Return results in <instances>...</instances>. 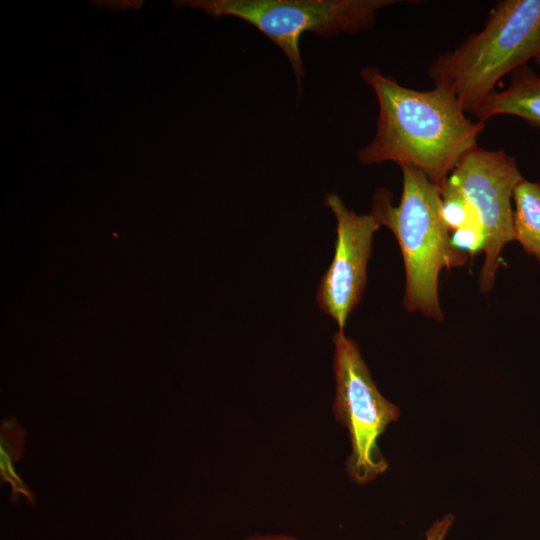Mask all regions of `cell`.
Returning a JSON list of instances; mask_svg holds the SVG:
<instances>
[{
  "instance_id": "8",
  "label": "cell",
  "mask_w": 540,
  "mask_h": 540,
  "mask_svg": "<svg viewBox=\"0 0 540 540\" xmlns=\"http://www.w3.org/2000/svg\"><path fill=\"white\" fill-rule=\"evenodd\" d=\"M500 115L521 118L540 132V76L529 66L515 70L507 87L495 91L473 114L483 123Z\"/></svg>"
},
{
  "instance_id": "3",
  "label": "cell",
  "mask_w": 540,
  "mask_h": 540,
  "mask_svg": "<svg viewBox=\"0 0 540 540\" xmlns=\"http://www.w3.org/2000/svg\"><path fill=\"white\" fill-rule=\"evenodd\" d=\"M540 54V0H501L483 28L428 66L435 86L449 91L474 114L507 74Z\"/></svg>"
},
{
  "instance_id": "5",
  "label": "cell",
  "mask_w": 540,
  "mask_h": 540,
  "mask_svg": "<svg viewBox=\"0 0 540 540\" xmlns=\"http://www.w3.org/2000/svg\"><path fill=\"white\" fill-rule=\"evenodd\" d=\"M332 342L336 384L333 413L347 428L351 443L346 469L352 481L365 484L388 468L377 441L387 426L398 420L400 410L378 390L358 344L343 331L336 332Z\"/></svg>"
},
{
  "instance_id": "9",
  "label": "cell",
  "mask_w": 540,
  "mask_h": 540,
  "mask_svg": "<svg viewBox=\"0 0 540 540\" xmlns=\"http://www.w3.org/2000/svg\"><path fill=\"white\" fill-rule=\"evenodd\" d=\"M513 236L540 263V183L524 179L513 194Z\"/></svg>"
},
{
  "instance_id": "7",
  "label": "cell",
  "mask_w": 540,
  "mask_h": 540,
  "mask_svg": "<svg viewBox=\"0 0 540 540\" xmlns=\"http://www.w3.org/2000/svg\"><path fill=\"white\" fill-rule=\"evenodd\" d=\"M325 204L336 217L337 237L332 262L319 283L316 299L319 308L343 331L366 287L372 241L380 224L372 214L347 209L334 193L326 195Z\"/></svg>"
},
{
  "instance_id": "4",
  "label": "cell",
  "mask_w": 540,
  "mask_h": 540,
  "mask_svg": "<svg viewBox=\"0 0 540 540\" xmlns=\"http://www.w3.org/2000/svg\"><path fill=\"white\" fill-rule=\"evenodd\" d=\"M395 0H197L188 5L214 16H233L256 27L286 55L298 91L304 76L300 39L305 32L322 37L370 29L378 10Z\"/></svg>"
},
{
  "instance_id": "11",
  "label": "cell",
  "mask_w": 540,
  "mask_h": 540,
  "mask_svg": "<svg viewBox=\"0 0 540 540\" xmlns=\"http://www.w3.org/2000/svg\"><path fill=\"white\" fill-rule=\"evenodd\" d=\"M439 191L441 217L450 232L470 223L478 222L471 206L457 189L445 181L439 187Z\"/></svg>"
},
{
  "instance_id": "1",
  "label": "cell",
  "mask_w": 540,
  "mask_h": 540,
  "mask_svg": "<svg viewBox=\"0 0 540 540\" xmlns=\"http://www.w3.org/2000/svg\"><path fill=\"white\" fill-rule=\"evenodd\" d=\"M361 76L379 104L376 133L357 153L362 164L408 166L440 187L463 157L478 147L485 123L472 121L446 89L405 87L377 67L363 68Z\"/></svg>"
},
{
  "instance_id": "6",
  "label": "cell",
  "mask_w": 540,
  "mask_h": 540,
  "mask_svg": "<svg viewBox=\"0 0 540 540\" xmlns=\"http://www.w3.org/2000/svg\"><path fill=\"white\" fill-rule=\"evenodd\" d=\"M523 180L514 157L501 149L481 147L464 156L446 179L471 206L483 231L485 259L479 278L482 292L493 288L500 253L514 240L511 201Z\"/></svg>"
},
{
  "instance_id": "12",
  "label": "cell",
  "mask_w": 540,
  "mask_h": 540,
  "mask_svg": "<svg viewBox=\"0 0 540 540\" xmlns=\"http://www.w3.org/2000/svg\"><path fill=\"white\" fill-rule=\"evenodd\" d=\"M453 247L468 255L483 251L484 235L478 222L470 223L450 234Z\"/></svg>"
},
{
  "instance_id": "13",
  "label": "cell",
  "mask_w": 540,
  "mask_h": 540,
  "mask_svg": "<svg viewBox=\"0 0 540 540\" xmlns=\"http://www.w3.org/2000/svg\"><path fill=\"white\" fill-rule=\"evenodd\" d=\"M453 523L454 516L452 514H447L435 521L427 530L425 540H444Z\"/></svg>"
},
{
  "instance_id": "15",
  "label": "cell",
  "mask_w": 540,
  "mask_h": 540,
  "mask_svg": "<svg viewBox=\"0 0 540 540\" xmlns=\"http://www.w3.org/2000/svg\"><path fill=\"white\" fill-rule=\"evenodd\" d=\"M534 61L540 67V54L534 59Z\"/></svg>"
},
{
  "instance_id": "10",
  "label": "cell",
  "mask_w": 540,
  "mask_h": 540,
  "mask_svg": "<svg viewBox=\"0 0 540 540\" xmlns=\"http://www.w3.org/2000/svg\"><path fill=\"white\" fill-rule=\"evenodd\" d=\"M24 441V431L15 422L9 419L3 422L1 429V475L2 480L8 481L13 488V495L32 499V494L22 482L14 469V463L19 460Z\"/></svg>"
},
{
  "instance_id": "14",
  "label": "cell",
  "mask_w": 540,
  "mask_h": 540,
  "mask_svg": "<svg viewBox=\"0 0 540 540\" xmlns=\"http://www.w3.org/2000/svg\"><path fill=\"white\" fill-rule=\"evenodd\" d=\"M244 540H299L296 537L289 536V535H282V534H257V535H251L247 537Z\"/></svg>"
},
{
  "instance_id": "2",
  "label": "cell",
  "mask_w": 540,
  "mask_h": 540,
  "mask_svg": "<svg viewBox=\"0 0 540 540\" xmlns=\"http://www.w3.org/2000/svg\"><path fill=\"white\" fill-rule=\"evenodd\" d=\"M402 194L397 206L385 188L376 190L372 215L395 236L405 266L404 306L425 316L443 320L438 284L442 270L459 267L468 255L455 249L441 213L439 187L422 172L400 166Z\"/></svg>"
}]
</instances>
